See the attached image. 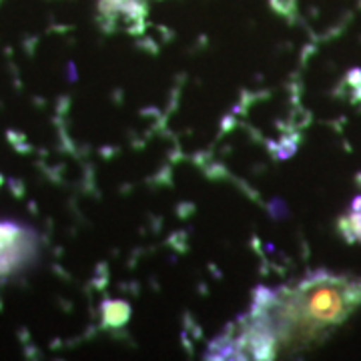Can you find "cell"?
<instances>
[{
	"instance_id": "cell-2",
	"label": "cell",
	"mask_w": 361,
	"mask_h": 361,
	"mask_svg": "<svg viewBox=\"0 0 361 361\" xmlns=\"http://www.w3.org/2000/svg\"><path fill=\"white\" fill-rule=\"evenodd\" d=\"M30 245L28 233L11 223H0V273L14 269Z\"/></svg>"
},
{
	"instance_id": "cell-1",
	"label": "cell",
	"mask_w": 361,
	"mask_h": 361,
	"mask_svg": "<svg viewBox=\"0 0 361 361\" xmlns=\"http://www.w3.org/2000/svg\"><path fill=\"white\" fill-rule=\"evenodd\" d=\"M360 303V279L322 273L281 291L257 329L273 351L305 348L345 322Z\"/></svg>"
}]
</instances>
